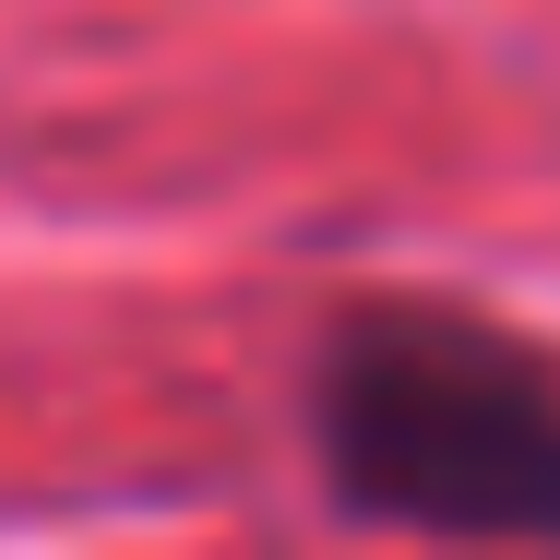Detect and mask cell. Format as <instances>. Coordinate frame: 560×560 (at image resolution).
Returning a JSON list of instances; mask_svg holds the SVG:
<instances>
[{
  "mask_svg": "<svg viewBox=\"0 0 560 560\" xmlns=\"http://www.w3.org/2000/svg\"><path fill=\"white\" fill-rule=\"evenodd\" d=\"M311 465L358 525L560 549V358L477 311L370 299L311 358Z\"/></svg>",
  "mask_w": 560,
  "mask_h": 560,
  "instance_id": "cell-1",
  "label": "cell"
}]
</instances>
